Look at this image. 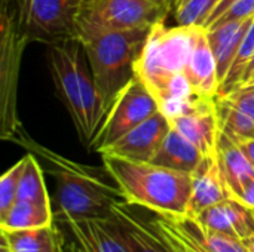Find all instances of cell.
Segmentation results:
<instances>
[{"mask_svg": "<svg viewBox=\"0 0 254 252\" xmlns=\"http://www.w3.org/2000/svg\"><path fill=\"white\" fill-rule=\"evenodd\" d=\"M168 9L153 0H83L76 31L131 30L165 19Z\"/></svg>", "mask_w": 254, "mask_h": 252, "instance_id": "8", "label": "cell"}, {"mask_svg": "<svg viewBox=\"0 0 254 252\" xmlns=\"http://www.w3.org/2000/svg\"><path fill=\"white\" fill-rule=\"evenodd\" d=\"M202 227L247 239L254 233V211L243 202L228 198L193 217Z\"/></svg>", "mask_w": 254, "mask_h": 252, "instance_id": "14", "label": "cell"}, {"mask_svg": "<svg viewBox=\"0 0 254 252\" xmlns=\"http://www.w3.org/2000/svg\"><path fill=\"white\" fill-rule=\"evenodd\" d=\"M104 221L127 252H168L149 223L137 218L125 202L118 203Z\"/></svg>", "mask_w": 254, "mask_h": 252, "instance_id": "13", "label": "cell"}, {"mask_svg": "<svg viewBox=\"0 0 254 252\" xmlns=\"http://www.w3.org/2000/svg\"><path fill=\"white\" fill-rule=\"evenodd\" d=\"M253 211H254V209H253Z\"/></svg>", "mask_w": 254, "mask_h": 252, "instance_id": "37", "label": "cell"}, {"mask_svg": "<svg viewBox=\"0 0 254 252\" xmlns=\"http://www.w3.org/2000/svg\"><path fill=\"white\" fill-rule=\"evenodd\" d=\"M216 110L220 129L232 140H254V119L228 105L216 95Z\"/></svg>", "mask_w": 254, "mask_h": 252, "instance_id": "25", "label": "cell"}, {"mask_svg": "<svg viewBox=\"0 0 254 252\" xmlns=\"http://www.w3.org/2000/svg\"><path fill=\"white\" fill-rule=\"evenodd\" d=\"M153 1H156V3H159V4H162V6H165V7L170 10L176 0H153Z\"/></svg>", "mask_w": 254, "mask_h": 252, "instance_id": "36", "label": "cell"}, {"mask_svg": "<svg viewBox=\"0 0 254 252\" xmlns=\"http://www.w3.org/2000/svg\"><path fill=\"white\" fill-rule=\"evenodd\" d=\"M180 220L183 226L211 252H250L244 241L237 236L205 229L192 217L180 215Z\"/></svg>", "mask_w": 254, "mask_h": 252, "instance_id": "24", "label": "cell"}, {"mask_svg": "<svg viewBox=\"0 0 254 252\" xmlns=\"http://www.w3.org/2000/svg\"><path fill=\"white\" fill-rule=\"evenodd\" d=\"M152 214L147 223L168 252H211L183 226L180 215Z\"/></svg>", "mask_w": 254, "mask_h": 252, "instance_id": "20", "label": "cell"}, {"mask_svg": "<svg viewBox=\"0 0 254 252\" xmlns=\"http://www.w3.org/2000/svg\"><path fill=\"white\" fill-rule=\"evenodd\" d=\"M1 137L22 143L27 135L19 131L21 122L16 114V83L24 45L28 40L21 19L19 0H1Z\"/></svg>", "mask_w": 254, "mask_h": 252, "instance_id": "6", "label": "cell"}, {"mask_svg": "<svg viewBox=\"0 0 254 252\" xmlns=\"http://www.w3.org/2000/svg\"><path fill=\"white\" fill-rule=\"evenodd\" d=\"M250 18H254V0H237L208 28L217 27V25H223L226 22L244 21V19H250Z\"/></svg>", "mask_w": 254, "mask_h": 252, "instance_id": "30", "label": "cell"}, {"mask_svg": "<svg viewBox=\"0 0 254 252\" xmlns=\"http://www.w3.org/2000/svg\"><path fill=\"white\" fill-rule=\"evenodd\" d=\"M168 120L171 128L186 137L204 156L216 154L220 134L216 97L204 98L195 95L182 114Z\"/></svg>", "mask_w": 254, "mask_h": 252, "instance_id": "10", "label": "cell"}, {"mask_svg": "<svg viewBox=\"0 0 254 252\" xmlns=\"http://www.w3.org/2000/svg\"><path fill=\"white\" fill-rule=\"evenodd\" d=\"M223 102L237 108L238 111L246 113L254 119V80L243 83L226 95H217Z\"/></svg>", "mask_w": 254, "mask_h": 252, "instance_id": "29", "label": "cell"}, {"mask_svg": "<svg viewBox=\"0 0 254 252\" xmlns=\"http://www.w3.org/2000/svg\"><path fill=\"white\" fill-rule=\"evenodd\" d=\"M25 165V156L10 166L0 178V217L4 215L16 202L19 178Z\"/></svg>", "mask_w": 254, "mask_h": 252, "instance_id": "28", "label": "cell"}, {"mask_svg": "<svg viewBox=\"0 0 254 252\" xmlns=\"http://www.w3.org/2000/svg\"><path fill=\"white\" fill-rule=\"evenodd\" d=\"M63 252H83V250L77 244V241H74V242H65L64 248H63Z\"/></svg>", "mask_w": 254, "mask_h": 252, "instance_id": "34", "label": "cell"}, {"mask_svg": "<svg viewBox=\"0 0 254 252\" xmlns=\"http://www.w3.org/2000/svg\"><path fill=\"white\" fill-rule=\"evenodd\" d=\"M150 28H82L76 31V39L83 48L94 82L107 107L116 94L135 77V64L143 52Z\"/></svg>", "mask_w": 254, "mask_h": 252, "instance_id": "5", "label": "cell"}, {"mask_svg": "<svg viewBox=\"0 0 254 252\" xmlns=\"http://www.w3.org/2000/svg\"><path fill=\"white\" fill-rule=\"evenodd\" d=\"M170 129V120L162 111H158L98 153L135 162H152Z\"/></svg>", "mask_w": 254, "mask_h": 252, "instance_id": "11", "label": "cell"}, {"mask_svg": "<svg viewBox=\"0 0 254 252\" xmlns=\"http://www.w3.org/2000/svg\"><path fill=\"white\" fill-rule=\"evenodd\" d=\"M216 156L229 196L240 201L247 186L254 180V165L243 149L222 129L217 140Z\"/></svg>", "mask_w": 254, "mask_h": 252, "instance_id": "15", "label": "cell"}, {"mask_svg": "<svg viewBox=\"0 0 254 252\" xmlns=\"http://www.w3.org/2000/svg\"><path fill=\"white\" fill-rule=\"evenodd\" d=\"M1 252H63L64 239L55 224L22 229L1 230Z\"/></svg>", "mask_w": 254, "mask_h": 252, "instance_id": "18", "label": "cell"}, {"mask_svg": "<svg viewBox=\"0 0 254 252\" xmlns=\"http://www.w3.org/2000/svg\"><path fill=\"white\" fill-rule=\"evenodd\" d=\"M222 0H176L173 13L176 25L204 27Z\"/></svg>", "mask_w": 254, "mask_h": 252, "instance_id": "27", "label": "cell"}, {"mask_svg": "<svg viewBox=\"0 0 254 252\" xmlns=\"http://www.w3.org/2000/svg\"><path fill=\"white\" fill-rule=\"evenodd\" d=\"M54 212L51 206L16 201L10 209L0 217V229L1 230H22V229H34L54 224Z\"/></svg>", "mask_w": 254, "mask_h": 252, "instance_id": "22", "label": "cell"}, {"mask_svg": "<svg viewBox=\"0 0 254 252\" xmlns=\"http://www.w3.org/2000/svg\"><path fill=\"white\" fill-rule=\"evenodd\" d=\"M158 111L159 105L146 85L138 77L131 79L112 100L91 149L100 151Z\"/></svg>", "mask_w": 254, "mask_h": 252, "instance_id": "7", "label": "cell"}, {"mask_svg": "<svg viewBox=\"0 0 254 252\" xmlns=\"http://www.w3.org/2000/svg\"><path fill=\"white\" fill-rule=\"evenodd\" d=\"M183 74L195 95L214 98L219 94L217 65L204 27H192V46Z\"/></svg>", "mask_w": 254, "mask_h": 252, "instance_id": "12", "label": "cell"}, {"mask_svg": "<svg viewBox=\"0 0 254 252\" xmlns=\"http://www.w3.org/2000/svg\"><path fill=\"white\" fill-rule=\"evenodd\" d=\"M253 80H254V55H253V58H252V61H250V64H249V67H247V70H246V73H244V76H243V82H241V85H243V83L253 82Z\"/></svg>", "mask_w": 254, "mask_h": 252, "instance_id": "33", "label": "cell"}, {"mask_svg": "<svg viewBox=\"0 0 254 252\" xmlns=\"http://www.w3.org/2000/svg\"><path fill=\"white\" fill-rule=\"evenodd\" d=\"M16 201H27L45 206H51V198L45 184L43 171L33 153L25 156V165L19 178Z\"/></svg>", "mask_w": 254, "mask_h": 252, "instance_id": "23", "label": "cell"}, {"mask_svg": "<svg viewBox=\"0 0 254 252\" xmlns=\"http://www.w3.org/2000/svg\"><path fill=\"white\" fill-rule=\"evenodd\" d=\"M244 244H246V247L249 248V251L254 252V233L250 236V238L244 239Z\"/></svg>", "mask_w": 254, "mask_h": 252, "instance_id": "35", "label": "cell"}, {"mask_svg": "<svg viewBox=\"0 0 254 252\" xmlns=\"http://www.w3.org/2000/svg\"><path fill=\"white\" fill-rule=\"evenodd\" d=\"M190 46L192 27H167L162 19L152 25L135 64V77L146 85L167 119L182 114L195 97L183 74Z\"/></svg>", "mask_w": 254, "mask_h": 252, "instance_id": "1", "label": "cell"}, {"mask_svg": "<svg viewBox=\"0 0 254 252\" xmlns=\"http://www.w3.org/2000/svg\"><path fill=\"white\" fill-rule=\"evenodd\" d=\"M254 18L244 19V21H232L226 22L223 25L205 28L207 30V37L210 48L213 50L216 65H217V73H219V80L220 83L226 77L235 56L238 52V48L247 34L250 25L253 24Z\"/></svg>", "mask_w": 254, "mask_h": 252, "instance_id": "17", "label": "cell"}, {"mask_svg": "<svg viewBox=\"0 0 254 252\" xmlns=\"http://www.w3.org/2000/svg\"><path fill=\"white\" fill-rule=\"evenodd\" d=\"M83 0H19L28 40L52 43L76 39V24Z\"/></svg>", "mask_w": 254, "mask_h": 252, "instance_id": "9", "label": "cell"}, {"mask_svg": "<svg viewBox=\"0 0 254 252\" xmlns=\"http://www.w3.org/2000/svg\"><path fill=\"white\" fill-rule=\"evenodd\" d=\"M205 156L179 131L171 128L156 151L152 163L179 171L193 174Z\"/></svg>", "mask_w": 254, "mask_h": 252, "instance_id": "19", "label": "cell"}, {"mask_svg": "<svg viewBox=\"0 0 254 252\" xmlns=\"http://www.w3.org/2000/svg\"><path fill=\"white\" fill-rule=\"evenodd\" d=\"M21 146L34 150L49 165L55 180V220L68 223L79 220H107L113 208L125 202L119 187L109 184L103 174L91 166L68 160L27 138Z\"/></svg>", "mask_w": 254, "mask_h": 252, "instance_id": "3", "label": "cell"}, {"mask_svg": "<svg viewBox=\"0 0 254 252\" xmlns=\"http://www.w3.org/2000/svg\"><path fill=\"white\" fill-rule=\"evenodd\" d=\"M101 159L103 168L119 187L127 205L156 214L188 215L192 174L110 154H101Z\"/></svg>", "mask_w": 254, "mask_h": 252, "instance_id": "4", "label": "cell"}, {"mask_svg": "<svg viewBox=\"0 0 254 252\" xmlns=\"http://www.w3.org/2000/svg\"><path fill=\"white\" fill-rule=\"evenodd\" d=\"M231 198L220 174L217 156H205L192 174V192L186 217H196L204 209Z\"/></svg>", "mask_w": 254, "mask_h": 252, "instance_id": "16", "label": "cell"}, {"mask_svg": "<svg viewBox=\"0 0 254 252\" xmlns=\"http://www.w3.org/2000/svg\"><path fill=\"white\" fill-rule=\"evenodd\" d=\"M235 143L243 149V151L247 154V157L252 160V163L254 165V140H237Z\"/></svg>", "mask_w": 254, "mask_h": 252, "instance_id": "32", "label": "cell"}, {"mask_svg": "<svg viewBox=\"0 0 254 252\" xmlns=\"http://www.w3.org/2000/svg\"><path fill=\"white\" fill-rule=\"evenodd\" d=\"M234 1H237V0H222L220 3H219V6L213 10V13L210 15V18H208V21L205 22V25H204V28H208L217 18H220L223 13H225V10L234 3Z\"/></svg>", "mask_w": 254, "mask_h": 252, "instance_id": "31", "label": "cell"}, {"mask_svg": "<svg viewBox=\"0 0 254 252\" xmlns=\"http://www.w3.org/2000/svg\"><path fill=\"white\" fill-rule=\"evenodd\" d=\"M254 55V19L253 24L250 25L247 34L244 36L240 48H238V52H237V56L226 74V77L223 79V82L220 83L219 86V94L217 95H226L229 94L231 91H234L235 88H238L243 82V76L252 61Z\"/></svg>", "mask_w": 254, "mask_h": 252, "instance_id": "26", "label": "cell"}, {"mask_svg": "<svg viewBox=\"0 0 254 252\" xmlns=\"http://www.w3.org/2000/svg\"><path fill=\"white\" fill-rule=\"evenodd\" d=\"M82 49L77 39L48 43L46 65L57 97L65 107L80 143L91 149L109 107L86 68Z\"/></svg>", "mask_w": 254, "mask_h": 252, "instance_id": "2", "label": "cell"}, {"mask_svg": "<svg viewBox=\"0 0 254 252\" xmlns=\"http://www.w3.org/2000/svg\"><path fill=\"white\" fill-rule=\"evenodd\" d=\"M65 224L83 252H127L104 220H79Z\"/></svg>", "mask_w": 254, "mask_h": 252, "instance_id": "21", "label": "cell"}]
</instances>
